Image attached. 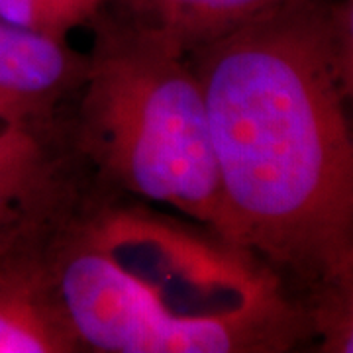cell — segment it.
<instances>
[{
  "label": "cell",
  "mask_w": 353,
  "mask_h": 353,
  "mask_svg": "<svg viewBox=\"0 0 353 353\" xmlns=\"http://www.w3.org/2000/svg\"><path fill=\"white\" fill-rule=\"evenodd\" d=\"M226 236L316 287L353 248V126L332 4L287 0L189 53Z\"/></svg>",
  "instance_id": "obj_1"
},
{
  "label": "cell",
  "mask_w": 353,
  "mask_h": 353,
  "mask_svg": "<svg viewBox=\"0 0 353 353\" xmlns=\"http://www.w3.org/2000/svg\"><path fill=\"white\" fill-rule=\"evenodd\" d=\"M92 26L77 148L128 194L224 236L206 104L189 55L122 16L102 14Z\"/></svg>",
  "instance_id": "obj_2"
},
{
  "label": "cell",
  "mask_w": 353,
  "mask_h": 353,
  "mask_svg": "<svg viewBox=\"0 0 353 353\" xmlns=\"http://www.w3.org/2000/svg\"><path fill=\"white\" fill-rule=\"evenodd\" d=\"M73 224L179 320L269 330L294 343L310 330L279 271L199 222L141 204H106Z\"/></svg>",
  "instance_id": "obj_3"
},
{
  "label": "cell",
  "mask_w": 353,
  "mask_h": 353,
  "mask_svg": "<svg viewBox=\"0 0 353 353\" xmlns=\"http://www.w3.org/2000/svg\"><path fill=\"white\" fill-rule=\"evenodd\" d=\"M48 253L65 310L85 352L269 353L294 345L269 330L185 322L165 312L81 236L73 218L51 238Z\"/></svg>",
  "instance_id": "obj_4"
},
{
  "label": "cell",
  "mask_w": 353,
  "mask_h": 353,
  "mask_svg": "<svg viewBox=\"0 0 353 353\" xmlns=\"http://www.w3.org/2000/svg\"><path fill=\"white\" fill-rule=\"evenodd\" d=\"M73 201L43 128L0 124V261L46 245L71 220Z\"/></svg>",
  "instance_id": "obj_5"
},
{
  "label": "cell",
  "mask_w": 353,
  "mask_h": 353,
  "mask_svg": "<svg viewBox=\"0 0 353 353\" xmlns=\"http://www.w3.org/2000/svg\"><path fill=\"white\" fill-rule=\"evenodd\" d=\"M87 53L0 20V124L43 128L79 92Z\"/></svg>",
  "instance_id": "obj_6"
},
{
  "label": "cell",
  "mask_w": 353,
  "mask_h": 353,
  "mask_svg": "<svg viewBox=\"0 0 353 353\" xmlns=\"http://www.w3.org/2000/svg\"><path fill=\"white\" fill-rule=\"evenodd\" d=\"M48 243L0 261V353L85 352L57 289Z\"/></svg>",
  "instance_id": "obj_7"
},
{
  "label": "cell",
  "mask_w": 353,
  "mask_h": 353,
  "mask_svg": "<svg viewBox=\"0 0 353 353\" xmlns=\"http://www.w3.org/2000/svg\"><path fill=\"white\" fill-rule=\"evenodd\" d=\"M124 20L190 51L287 0H112Z\"/></svg>",
  "instance_id": "obj_8"
},
{
  "label": "cell",
  "mask_w": 353,
  "mask_h": 353,
  "mask_svg": "<svg viewBox=\"0 0 353 353\" xmlns=\"http://www.w3.org/2000/svg\"><path fill=\"white\" fill-rule=\"evenodd\" d=\"M314 290L306 316L320 352L353 353V248Z\"/></svg>",
  "instance_id": "obj_9"
},
{
  "label": "cell",
  "mask_w": 353,
  "mask_h": 353,
  "mask_svg": "<svg viewBox=\"0 0 353 353\" xmlns=\"http://www.w3.org/2000/svg\"><path fill=\"white\" fill-rule=\"evenodd\" d=\"M112 0H0V20L57 39L92 26Z\"/></svg>",
  "instance_id": "obj_10"
},
{
  "label": "cell",
  "mask_w": 353,
  "mask_h": 353,
  "mask_svg": "<svg viewBox=\"0 0 353 353\" xmlns=\"http://www.w3.org/2000/svg\"><path fill=\"white\" fill-rule=\"evenodd\" d=\"M332 18L341 81L347 99L353 102V0H341L340 4H332Z\"/></svg>",
  "instance_id": "obj_11"
}]
</instances>
